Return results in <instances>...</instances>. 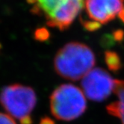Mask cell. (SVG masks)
Here are the masks:
<instances>
[{"mask_svg": "<svg viewBox=\"0 0 124 124\" xmlns=\"http://www.w3.org/2000/svg\"><path fill=\"white\" fill-rule=\"evenodd\" d=\"M105 61L108 68L113 72H117L122 67V62L119 55L114 51L105 52Z\"/></svg>", "mask_w": 124, "mask_h": 124, "instance_id": "obj_8", "label": "cell"}, {"mask_svg": "<svg viewBox=\"0 0 124 124\" xmlns=\"http://www.w3.org/2000/svg\"><path fill=\"white\" fill-rule=\"evenodd\" d=\"M50 34L46 28H39L34 31V39L40 42L47 40Z\"/></svg>", "mask_w": 124, "mask_h": 124, "instance_id": "obj_9", "label": "cell"}, {"mask_svg": "<svg viewBox=\"0 0 124 124\" xmlns=\"http://www.w3.org/2000/svg\"><path fill=\"white\" fill-rule=\"evenodd\" d=\"M113 39L116 41L121 42L124 39V31L122 29H117L113 31Z\"/></svg>", "mask_w": 124, "mask_h": 124, "instance_id": "obj_12", "label": "cell"}, {"mask_svg": "<svg viewBox=\"0 0 124 124\" xmlns=\"http://www.w3.org/2000/svg\"><path fill=\"white\" fill-rule=\"evenodd\" d=\"M20 124H32L33 123V120H32L31 115L20 119Z\"/></svg>", "mask_w": 124, "mask_h": 124, "instance_id": "obj_14", "label": "cell"}, {"mask_svg": "<svg viewBox=\"0 0 124 124\" xmlns=\"http://www.w3.org/2000/svg\"><path fill=\"white\" fill-rule=\"evenodd\" d=\"M0 124H16L12 117L8 114L0 112Z\"/></svg>", "mask_w": 124, "mask_h": 124, "instance_id": "obj_11", "label": "cell"}, {"mask_svg": "<svg viewBox=\"0 0 124 124\" xmlns=\"http://www.w3.org/2000/svg\"><path fill=\"white\" fill-rule=\"evenodd\" d=\"M39 124H55V121L49 117H44L41 118Z\"/></svg>", "mask_w": 124, "mask_h": 124, "instance_id": "obj_13", "label": "cell"}, {"mask_svg": "<svg viewBox=\"0 0 124 124\" xmlns=\"http://www.w3.org/2000/svg\"><path fill=\"white\" fill-rule=\"evenodd\" d=\"M31 12L45 18L47 25L61 31L67 29L84 7L85 0H27Z\"/></svg>", "mask_w": 124, "mask_h": 124, "instance_id": "obj_2", "label": "cell"}, {"mask_svg": "<svg viewBox=\"0 0 124 124\" xmlns=\"http://www.w3.org/2000/svg\"><path fill=\"white\" fill-rule=\"evenodd\" d=\"M118 100L110 103L107 107V111L114 117H118L122 124H124V82L118 87L116 92Z\"/></svg>", "mask_w": 124, "mask_h": 124, "instance_id": "obj_7", "label": "cell"}, {"mask_svg": "<svg viewBox=\"0 0 124 124\" xmlns=\"http://www.w3.org/2000/svg\"><path fill=\"white\" fill-rule=\"evenodd\" d=\"M0 48H1V45H0Z\"/></svg>", "mask_w": 124, "mask_h": 124, "instance_id": "obj_16", "label": "cell"}, {"mask_svg": "<svg viewBox=\"0 0 124 124\" xmlns=\"http://www.w3.org/2000/svg\"><path fill=\"white\" fill-rule=\"evenodd\" d=\"M0 103L13 118L29 116L37 103V96L31 87L20 84L5 87L0 93Z\"/></svg>", "mask_w": 124, "mask_h": 124, "instance_id": "obj_4", "label": "cell"}, {"mask_svg": "<svg viewBox=\"0 0 124 124\" xmlns=\"http://www.w3.org/2000/svg\"><path fill=\"white\" fill-rule=\"evenodd\" d=\"M118 17L120 18V20L124 23V7L123 8V9L120 11V12L118 14Z\"/></svg>", "mask_w": 124, "mask_h": 124, "instance_id": "obj_15", "label": "cell"}, {"mask_svg": "<svg viewBox=\"0 0 124 124\" xmlns=\"http://www.w3.org/2000/svg\"><path fill=\"white\" fill-rule=\"evenodd\" d=\"M123 2V0H85V10L92 20L105 24L118 16Z\"/></svg>", "mask_w": 124, "mask_h": 124, "instance_id": "obj_6", "label": "cell"}, {"mask_svg": "<svg viewBox=\"0 0 124 124\" xmlns=\"http://www.w3.org/2000/svg\"><path fill=\"white\" fill-rule=\"evenodd\" d=\"M95 62V55L90 47L79 42H70L56 53L54 68L62 78L77 81L91 71Z\"/></svg>", "mask_w": 124, "mask_h": 124, "instance_id": "obj_1", "label": "cell"}, {"mask_svg": "<svg viewBox=\"0 0 124 124\" xmlns=\"http://www.w3.org/2000/svg\"><path fill=\"white\" fill-rule=\"evenodd\" d=\"M82 24L83 27L88 31H96L101 28V23L94 20H82Z\"/></svg>", "mask_w": 124, "mask_h": 124, "instance_id": "obj_10", "label": "cell"}, {"mask_svg": "<svg viewBox=\"0 0 124 124\" xmlns=\"http://www.w3.org/2000/svg\"><path fill=\"white\" fill-rule=\"evenodd\" d=\"M124 81L114 79L102 68H93L81 82L85 96L92 101L102 102L113 93Z\"/></svg>", "mask_w": 124, "mask_h": 124, "instance_id": "obj_5", "label": "cell"}, {"mask_svg": "<svg viewBox=\"0 0 124 124\" xmlns=\"http://www.w3.org/2000/svg\"><path fill=\"white\" fill-rule=\"evenodd\" d=\"M49 104L52 114L64 121L77 119L87 108L82 90L72 84H63L55 88L50 96Z\"/></svg>", "mask_w": 124, "mask_h": 124, "instance_id": "obj_3", "label": "cell"}]
</instances>
